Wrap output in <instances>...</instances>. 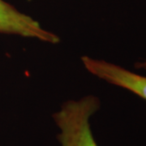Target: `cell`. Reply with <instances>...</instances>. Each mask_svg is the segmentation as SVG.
Returning <instances> with one entry per match:
<instances>
[{
	"instance_id": "2",
	"label": "cell",
	"mask_w": 146,
	"mask_h": 146,
	"mask_svg": "<svg viewBox=\"0 0 146 146\" xmlns=\"http://www.w3.org/2000/svg\"><path fill=\"white\" fill-rule=\"evenodd\" d=\"M0 33L37 38L53 44L60 41L57 35L45 30L37 21L3 0H0Z\"/></svg>"
},
{
	"instance_id": "1",
	"label": "cell",
	"mask_w": 146,
	"mask_h": 146,
	"mask_svg": "<svg viewBox=\"0 0 146 146\" xmlns=\"http://www.w3.org/2000/svg\"><path fill=\"white\" fill-rule=\"evenodd\" d=\"M99 100L87 96L80 101H68L54 115L60 128L62 146H98L89 126V118L99 109Z\"/></svg>"
},
{
	"instance_id": "4",
	"label": "cell",
	"mask_w": 146,
	"mask_h": 146,
	"mask_svg": "<svg viewBox=\"0 0 146 146\" xmlns=\"http://www.w3.org/2000/svg\"><path fill=\"white\" fill-rule=\"evenodd\" d=\"M136 68H141V69H145L146 70V61L145 62H139V63H136Z\"/></svg>"
},
{
	"instance_id": "3",
	"label": "cell",
	"mask_w": 146,
	"mask_h": 146,
	"mask_svg": "<svg viewBox=\"0 0 146 146\" xmlns=\"http://www.w3.org/2000/svg\"><path fill=\"white\" fill-rule=\"evenodd\" d=\"M85 68L93 75L108 83L127 89L146 100V77L137 75L113 63L84 56Z\"/></svg>"
}]
</instances>
